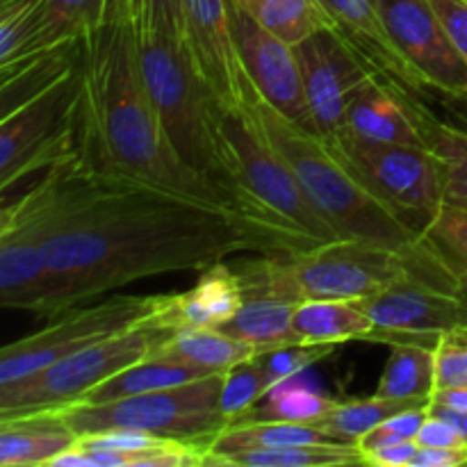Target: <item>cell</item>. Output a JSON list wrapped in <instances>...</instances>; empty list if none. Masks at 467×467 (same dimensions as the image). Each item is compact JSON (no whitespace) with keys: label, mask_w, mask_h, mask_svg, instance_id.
<instances>
[{"label":"cell","mask_w":467,"mask_h":467,"mask_svg":"<svg viewBox=\"0 0 467 467\" xmlns=\"http://www.w3.org/2000/svg\"><path fill=\"white\" fill-rule=\"evenodd\" d=\"M431 404L445 406V409L463 410V413H467V386L441 388V390H433Z\"/></svg>","instance_id":"cell-45"},{"label":"cell","mask_w":467,"mask_h":467,"mask_svg":"<svg viewBox=\"0 0 467 467\" xmlns=\"http://www.w3.org/2000/svg\"><path fill=\"white\" fill-rule=\"evenodd\" d=\"M231 3H235V5H244V0H231Z\"/></svg>","instance_id":"cell-49"},{"label":"cell","mask_w":467,"mask_h":467,"mask_svg":"<svg viewBox=\"0 0 467 467\" xmlns=\"http://www.w3.org/2000/svg\"><path fill=\"white\" fill-rule=\"evenodd\" d=\"M415 441H418L420 447H436V450H447V447H465L463 438L459 436V431H456V429L451 427L447 420L438 418V415H433V413H429V418L424 420L422 429H420V433Z\"/></svg>","instance_id":"cell-42"},{"label":"cell","mask_w":467,"mask_h":467,"mask_svg":"<svg viewBox=\"0 0 467 467\" xmlns=\"http://www.w3.org/2000/svg\"><path fill=\"white\" fill-rule=\"evenodd\" d=\"M41 53H44V50H41ZM39 55V53H36ZM35 57V55H30V57H26V59H21V62H16V64H9V67H5V68H0V85H3L5 80H7V78H12L14 73L16 71H21L23 67H26L27 62H30V59Z\"/></svg>","instance_id":"cell-47"},{"label":"cell","mask_w":467,"mask_h":467,"mask_svg":"<svg viewBox=\"0 0 467 467\" xmlns=\"http://www.w3.org/2000/svg\"><path fill=\"white\" fill-rule=\"evenodd\" d=\"M182 48L217 105L237 108L244 103L251 82L237 55L228 0H187Z\"/></svg>","instance_id":"cell-17"},{"label":"cell","mask_w":467,"mask_h":467,"mask_svg":"<svg viewBox=\"0 0 467 467\" xmlns=\"http://www.w3.org/2000/svg\"><path fill=\"white\" fill-rule=\"evenodd\" d=\"M447 36L467 62V0H431Z\"/></svg>","instance_id":"cell-41"},{"label":"cell","mask_w":467,"mask_h":467,"mask_svg":"<svg viewBox=\"0 0 467 467\" xmlns=\"http://www.w3.org/2000/svg\"><path fill=\"white\" fill-rule=\"evenodd\" d=\"M244 301L240 274L226 260L203 269L196 285L187 292L162 295L153 322L164 328H219L237 313Z\"/></svg>","instance_id":"cell-19"},{"label":"cell","mask_w":467,"mask_h":467,"mask_svg":"<svg viewBox=\"0 0 467 467\" xmlns=\"http://www.w3.org/2000/svg\"><path fill=\"white\" fill-rule=\"evenodd\" d=\"M422 240L454 274L461 287H467V210L445 208L422 231Z\"/></svg>","instance_id":"cell-35"},{"label":"cell","mask_w":467,"mask_h":467,"mask_svg":"<svg viewBox=\"0 0 467 467\" xmlns=\"http://www.w3.org/2000/svg\"><path fill=\"white\" fill-rule=\"evenodd\" d=\"M392 46L420 89L467 91V62L447 36L431 0H377Z\"/></svg>","instance_id":"cell-14"},{"label":"cell","mask_w":467,"mask_h":467,"mask_svg":"<svg viewBox=\"0 0 467 467\" xmlns=\"http://www.w3.org/2000/svg\"><path fill=\"white\" fill-rule=\"evenodd\" d=\"M374 395L386 400L431 401L436 390V347L395 342Z\"/></svg>","instance_id":"cell-26"},{"label":"cell","mask_w":467,"mask_h":467,"mask_svg":"<svg viewBox=\"0 0 467 467\" xmlns=\"http://www.w3.org/2000/svg\"><path fill=\"white\" fill-rule=\"evenodd\" d=\"M337 153L358 171L374 194L422 235L445 208L441 160L427 146L374 144L336 135Z\"/></svg>","instance_id":"cell-11"},{"label":"cell","mask_w":467,"mask_h":467,"mask_svg":"<svg viewBox=\"0 0 467 467\" xmlns=\"http://www.w3.org/2000/svg\"><path fill=\"white\" fill-rule=\"evenodd\" d=\"M187 0H132L135 26L146 32H158L182 44L185 36Z\"/></svg>","instance_id":"cell-39"},{"label":"cell","mask_w":467,"mask_h":467,"mask_svg":"<svg viewBox=\"0 0 467 467\" xmlns=\"http://www.w3.org/2000/svg\"><path fill=\"white\" fill-rule=\"evenodd\" d=\"M461 296H463V301H465V308H467V287H461Z\"/></svg>","instance_id":"cell-48"},{"label":"cell","mask_w":467,"mask_h":467,"mask_svg":"<svg viewBox=\"0 0 467 467\" xmlns=\"http://www.w3.org/2000/svg\"><path fill=\"white\" fill-rule=\"evenodd\" d=\"M137 55L150 103L182 162L223 187L237 201L242 213L283 231L265 219L242 194L217 130V100L199 80L181 41L137 27Z\"/></svg>","instance_id":"cell-5"},{"label":"cell","mask_w":467,"mask_h":467,"mask_svg":"<svg viewBox=\"0 0 467 467\" xmlns=\"http://www.w3.org/2000/svg\"><path fill=\"white\" fill-rule=\"evenodd\" d=\"M418 123L427 149L441 160L445 205L467 210V130L436 119L427 105L420 108Z\"/></svg>","instance_id":"cell-28"},{"label":"cell","mask_w":467,"mask_h":467,"mask_svg":"<svg viewBox=\"0 0 467 467\" xmlns=\"http://www.w3.org/2000/svg\"><path fill=\"white\" fill-rule=\"evenodd\" d=\"M105 0H41L36 44L41 50L82 39L100 21Z\"/></svg>","instance_id":"cell-33"},{"label":"cell","mask_w":467,"mask_h":467,"mask_svg":"<svg viewBox=\"0 0 467 467\" xmlns=\"http://www.w3.org/2000/svg\"><path fill=\"white\" fill-rule=\"evenodd\" d=\"M299 345H342V342H368L374 322L360 308L358 301L345 299H306L295 306L292 317Z\"/></svg>","instance_id":"cell-23"},{"label":"cell","mask_w":467,"mask_h":467,"mask_svg":"<svg viewBox=\"0 0 467 467\" xmlns=\"http://www.w3.org/2000/svg\"><path fill=\"white\" fill-rule=\"evenodd\" d=\"M295 50L315 130L324 140H333L342 130L354 96L372 78H383L381 71L337 27L315 32Z\"/></svg>","instance_id":"cell-12"},{"label":"cell","mask_w":467,"mask_h":467,"mask_svg":"<svg viewBox=\"0 0 467 467\" xmlns=\"http://www.w3.org/2000/svg\"><path fill=\"white\" fill-rule=\"evenodd\" d=\"M295 306L292 301L274 296L269 292L244 290V301L237 313L219 328L237 340L258 347L263 354L281 349V347L299 345L295 327H292Z\"/></svg>","instance_id":"cell-24"},{"label":"cell","mask_w":467,"mask_h":467,"mask_svg":"<svg viewBox=\"0 0 467 467\" xmlns=\"http://www.w3.org/2000/svg\"><path fill=\"white\" fill-rule=\"evenodd\" d=\"M429 413L438 415V418L447 420L451 427L459 431V436L463 438L465 447H467V413L463 410H454V409H445V406H438V404H429Z\"/></svg>","instance_id":"cell-46"},{"label":"cell","mask_w":467,"mask_h":467,"mask_svg":"<svg viewBox=\"0 0 467 467\" xmlns=\"http://www.w3.org/2000/svg\"><path fill=\"white\" fill-rule=\"evenodd\" d=\"M78 57H80V39L35 55L21 71H16L0 85V121L30 99H35L62 73H67L78 62Z\"/></svg>","instance_id":"cell-29"},{"label":"cell","mask_w":467,"mask_h":467,"mask_svg":"<svg viewBox=\"0 0 467 467\" xmlns=\"http://www.w3.org/2000/svg\"><path fill=\"white\" fill-rule=\"evenodd\" d=\"M203 465L223 467H345L365 465L358 447L347 442H317V445L269 447L244 450L223 456L205 454Z\"/></svg>","instance_id":"cell-27"},{"label":"cell","mask_w":467,"mask_h":467,"mask_svg":"<svg viewBox=\"0 0 467 467\" xmlns=\"http://www.w3.org/2000/svg\"><path fill=\"white\" fill-rule=\"evenodd\" d=\"M431 401H404V400H386V397H365V400H337V406L327 420L317 424L328 438L336 442L356 445L360 436L372 431L381 422H386L392 415L410 409H427Z\"/></svg>","instance_id":"cell-31"},{"label":"cell","mask_w":467,"mask_h":467,"mask_svg":"<svg viewBox=\"0 0 467 467\" xmlns=\"http://www.w3.org/2000/svg\"><path fill=\"white\" fill-rule=\"evenodd\" d=\"M210 374L219 372H205V369L173 363V360L162 358V356L150 354L146 358L137 360V363L128 365L126 369L117 372L100 386H96L80 404H100V401L123 400V397L144 395V392L164 390V388L185 386V383L199 381V379L210 377Z\"/></svg>","instance_id":"cell-25"},{"label":"cell","mask_w":467,"mask_h":467,"mask_svg":"<svg viewBox=\"0 0 467 467\" xmlns=\"http://www.w3.org/2000/svg\"><path fill=\"white\" fill-rule=\"evenodd\" d=\"M153 354L205 372H226L244 360L258 358L263 351L228 336L222 328H176L160 342Z\"/></svg>","instance_id":"cell-22"},{"label":"cell","mask_w":467,"mask_h":467,"mask_svg":"<svg viewBox=\"0 0 467 467\" xmlns=\"http://www.w3.org/2000/svg\"><path fill=\"white\" fill-rule=\"evenodd\" d=\"M0 308L55 319L53 278L41 244L30 190L0 208Z\"/></svg>","instance_id":"cell-16"},{"label":"cell","mask_w":467,"mask_h":467,"mask_svg":"<svg viewBox=\"0 0 467 467\" xmlns=\"http://www.w3.org/2000/svg\"><path fill=\"white\" fill-rule=\"evenodd\" d=\"M41 0H0V68L41 53L36 44Z\"/></svg>","instance_id":"cell-34"},{"label":"cell","mask_w":467,"mask_h":467,"mask_svg":"<svg viewBox=\"0 0 467 467\" xmlns=\"http://www.w3.org/2000/svg\"><path fill=\"white\" fill-rule=\"evenodd\" d=\"M319 3L331 14L337 30L381 71L386 80L418 94L420 87L415 85L404 59L400 57L388 36L377 0H319Z\"/></svg>","instance_id":"cell-20"},{"label":"cell","mask_w":467,"mask_h":467,"mask_svg":"<svg viewBox=\"0 0 467 467\" xmlns=\"http://www.w3.org/2000/svg\"><path fill=\"white\" fill-rule=\"evenodd\" d=\"M78 68V167L249 217L223 187L187 167L169 141L141 76L132 0H105L100 21L80 39Z\"/></svg>","instance_id":"cell-2"},{"label":"cell","mask_w":467,"mask_h":467,"mask_svg":"<svg viewBox=\"0 0 467 467\" xmlns=\"http://www.w3.org/2000/svg\"><path fill=\"white\" fill-rule=\"evenodd\" d=\"M358 304L374 322L368 342L377 345L420 342L438 347L442 333L467 324L461 290H447L415 276L400 278Z\"/></svg>","instance_id":"cell-13"},{"label":"cell","mask_w":467,"mask_h":467,"mask_svg":"<svg viewBox=\"0 0 467 467\" xmlns=\"http://www.w3.org/2000/svg\"><path fill=\"white\" fill-rule=\"evenodd\" d=\"M228 12H231L237 55L255 94L296 128L317 135L308 100H306L304 78H301L295 46L278 39L267 27L260 26L244 7L231 0H228Z\"/></svg>","instance_id":"cell-15"},{"label":"cell","mask_w":467,"mask_h":467,"mask_svg":"<svg viewBox=\"0 0 467 467\" xmlns=\"http://www.w3.org/2000/svg\"><path fill=\"white\" fill-rule=\"evenodd\" d=\"M244 105L274 149L290 164L306 199L333 228L337 240L369 242L400 251H420L427 246L409 222L374 194L331 141L301 130L281 117L255 94L254 85Z\"/></svg>","instance_id":"cell-4"},{"label":"cell","mask_w":467,"mask_h":467,"mask_svg":"<svg viewBox=\"0 0 467 467\" xmlns=\"http://www.w3.org/2000/svg\"><path fill=\"white\" fill-rule=\"evenodd\" d=\"M331 351V345H290L281 347V349L267 351V354L260 356L267 388L272 390V388L281 386V383L292 381V379L299 377L301 372H306L310 365L327 358Z\"/></svg>","instance_id":"cell-37"},{"label":"cell","mask_w":467,"mask_h":467,"mask_svg":"<svg viewBox=\"0 0 467 467\" xmlns=\"http://www.w3.org/2000/svg\"><path fill=\"white\" fill-rule=\"evenodd\" d=\"M418 441H401L395 445H388L383 450L372 451L365 456V465L374 467H410L413 456L418 454Z\"/></svg>","instance_id":"cell-43"},{"label":"cell","mask_w":467,"mask_h":467,"mask_svg":"<svg viewBox=\"0 0 467 467\" xmlns=\"http://www.w3.org/2000/svg\"><path fill=\"white\" fill-rule=\"evenodd\" d=\"M420 103L413 91L392 85L386 78H372L349 103L337 135L374 144H424L418 123Z\"/></svg>","instance_id":"cell-18"},{"label":"cell","mask_w":467,"mask_h":467,"mask_svg":"<svg viewBox=\"0 0 467 467\" xmlns=\"http://www.w3.org/2000/svg\"><path fill=\"white\" fill-rule=\"evenodd\" d=\"M222 381L223 372H219L185 386L100 404H76L59 413L78 438L126 429L208 450L210 442L231 424L219 410Z\"/></svg>","instance_id":"cell-7"},{"label":"cell","mask_w":467,"mask_h":467,"mask_svg":"<svg viewBox=\"0 0 467 467\" xmlns=\"http://www.w3.org/2000/svg\"><path fill=\"white\" fill-rule=\"evenodd\" d=\"M55 317L140 278L203 272L235 254L306 249L287 233L68 158L30 187Z\"/></svg>","instance_id":"cell-1"},{"label":"cell","mask_w":467,"mask_h":467,"mask_svg":"<svg viewBox=\"0 0 467 467\" xmlns=\"http://www.w3.org/2000/svg\"><path fill=\"white\" fill-rule=\"evenodd\" d=\"M467 386V324L442 333L436 347V390Z\"/></svg>","instance_id":"cell-40"},{"label":"cell","mask_w":467,"mask_h":467,"mask_svg":"<svg viewBox=\"0 0 467 467\" xmlns=\"http://www.w3.org/2000/svg\"><path fill=\"white\" fill-rule=\"evenodd\" d=\"M337 400L310 390L301 383L285 381L272 388L265 400L246 415L244 420H278V422H299V424H319L333 413Z\"/></svg>","instance_id":"cell-32"},{"label":"cell","mask_w":467,"mask_h":467,"mask_svg":"<svg viewBox=\"0 0 467 467\" xmlns=\"http://www.w3.org/2000/svg\"><path fill=\"white\" fill-rule=\"evenodd\" d=\"M217 130L223 141L242 194L265 219L281 226L306 249L336 242L333 228L319 217L292 173L290 164L274 149L246 105H217Z\"/></svg>","instance_id":"cell-6"},{"label":"cell","mask_w":467,"mask_h":467,"mask_svg":"<svg viewBox=\"0 0 467 467\" xmlns=\"http://www.w3.org/2000/svg\"><path fill=\"white\" fill-rule=\"evenodd\" d=\"M427 418H429V406L427 409L401 410V413L388 418L386 422L374 427L372 431H368L365 436H360L358 442H356V447H358L360 456H363V463H365V456L372 454V451L383 450V447L395 445V442H401V441H415Z\"/></svg>","instance_id":"cell-38"},{"label":"cell","mask_w":467,"mask_h":467,"mask_svg":"<svg viewBox=\"0 0 467 467\" xmlns=\"http://www.w3.org/2000/svg\"><path fill=\"white\" fill-rule=\"evenodd\" d=\"M78 62L0 121V196L21 178L76 155L80 114Z\"/></svg>","instance_id":"cell-9"},{"label":"cell","mask_w":467,"mask_h":467,"mask_svg":"<svg viewBox=\"0 0 467 467\" xmlns=\"http://www.w3.org/2000/svg\"><path fill=\"white\" fill-rule=\"evenodd\" d=\"M160 299L162 295H121L57 315L41 331L0 347V388L26 381L80 347L153 317Z\"/></svg>","instance_id":"cell-10"},{"label":"cell","mask_w":467,"mask_h":467,"mask_svg":"<svg viewBox=\"0 0 467 467\" xmlns=\"http://www.w3.org/2000/svg\"><path fill=\"white\" fill-rule=\"evenodd\" d=\"M269 392L267 381H265L263 363L258 358L244 360L235 368L223 372L222 395H219V410L228 418V422H240L244 420L265 395Z\"/></svg>","instance_id":"cell-36"},{"label":"cell","mask_w":467,"mask_h":467,"mask_svg":"<svg viewBox=\"0 0 467 467\" xmlns=\"http://www.w3.org/2000/svg\"><path fill=\"white\" fill-rule=\"evenodd\" d=\"M169 333L171 328L149 317L126 331L80 347L26 381L0 388V420L80 404L96 386L153 354Z\"/></svg>","instance_id":"cell-8"},{"label":"cell","mask_w":467,"mask_h":467,"mask_svg":"<svg viewBox=\"0 0 467 467\" xmlns=\"http://www.w3.org/2000/svg\"><path fill=\"white\" fill-rule=\"evenodd\" d=\"M233 267L244 290L269 292L292 304L306 299L363 301L406 276L461 290L454 274L429 244L420 251H400L369 242L336 240L310 249L263 254Z\"/></svg>","instance_id":"cell-3"},{"label":"cell","mask_w":467,"mask_h":467,"mask_svg":"<svg viewBox=\"0 0 467 467\" xmlns=\"http://www.w3.org/2000/svg\"><path fill=\"white\" fill-rule=\"evenodd\" d=\"M410 467H467V450L465 447H447V450L418 447Z\"/></svg>","instance_id":"cell-44"},{"label":"cell","mask_w":467,"mask_h":467,"mask_svg":"<svg viewBox=\"0 0 467 467\" xmlns=\"http://www.w3.org/2000/svg\"><path fill=\"white\" fill-rule=\"evenodd\" d=\"M240 7L290 46L301 44L324 27H336L319 0H244Z\"/></svg>","instance_id":"cell-30"},{"label":"cell","mask_w":467,"mask_h":467,"mask_svg":"<svg viewBox=\"0 0 467 467\" xmlns=\"http://www.w3.org/2000/svg\"><path fill=\"white\" fill-rule=\"evenodd\" d=\"M76 445L78 436L59 410L0 420V467L50 465Z\"/></svg>","instance_id":"cell-21"}]
</instances>
